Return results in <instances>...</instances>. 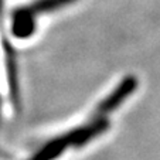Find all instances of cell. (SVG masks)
<instances>
[{"instance_id":"obj_1","label":"cell","mask_w":160,"mask_h":160,"mask_svg":"<svg viewBox=\"0 0 160 160\" xmlns=\"http://www.w3.org/2000/svg\"><path fill=\"white\" fill-rule=\"evenodd\" d=\"M108 128V116L98 115L95 112L94 118L91 119L89 123H85L48 140L27 160H57L62 156V153L68 152L70 149H78L84 145H88V142L102 135Z\"/></svg>"},{"instance_id":"obj_2","label":"cell","mask_w":160,"mask_h":160,"mask_svg":"<svg viewBox=\"0 0 160 160\" xmlns=\"http://www.w3.org/2000/svg\"><path fill=\"white\" fill-rule=\"evenodd\" d=\"M74 2L75 0H34L33 3L26 4V6L14 10L13 17L27 18V20H30L31 23L36 24V20L40 14L55 12V10L62 9V7L74 3Z\"/></svg>"}]
</instances>
